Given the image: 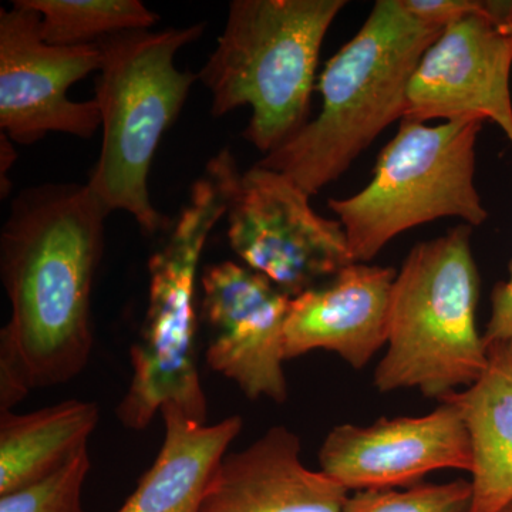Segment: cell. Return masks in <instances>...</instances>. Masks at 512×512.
Returning a JSON list of instances; mask_svg holds the SVG:
<instances>
[{
    "instance_id": "obj_1",
    "label": "cell",
    "mask_w": 512,
    "mask_h": 512,
    "mask_svg": "<svg viewBox=\"0 0 512 512\" xmlns=\"http://www.w3.org/2000/svg\"><path fill=\"white\" fill-rule=\"evenodd\" d=\"M107 215L87 184L26 188L13 201L0 235V274L12 305L0 332V412L30 390L69 382L89 363Z\"/></svg>"
},
{
    "instance_id": "obj_2",
    "label": "cell",
    "mask_w": 512,
    "mask_h": 512,
    "mask_svg": "<svg viewBox=\"0 0 512 512\" xmlns=\"http://www.w3.org/2000/svg\"><path fill=\"white\" fill-rule=\"evenodd\" d=\"M444 29L413 18L402 0H377L366 22L320 74V113L258 165L312 197L349 170L406 113L417 64Z\"/></svg>"
},
{
    "instance_id": "obj_3",
    "label": "cell",
    "mask_w": 512,
    "mask_h": 512,
    "mask_svg": "<svg viewBox=\"0 0 512 512\" xmlns=\"http://www.w3.org/2000/svg\"><path fill=\"white\" fill-rule=\"evenodd\" d=\"M346 0H234L217 49L198 73L211 111L252 109L248 143L266 154L308 123L323 39Z\"/></svg>"
},
{
    "instance_id": "obj_4",
    "label": "cell",
    "mask_w": 512,
    "mask_h": 512,
    "mask_svg": "<svg viewBox=\"0 0 512 512\" xmlns=\"http://www.w3.org/2000/svg\"><path fill=\"white\" fill-rule=\"evenodd\" d=\"M471 227L420 242L393 285L387 352L376 367L380 393L419 389L444 399L483 376L488 349L477 329L480 278Z\"/></svg>"
},
{
    "instance_id": "obj_5",
    "label": "cell",
    "mask_w": 512,
    "mask_h": 512,
    "mask_svg": "<svg viewBox=\"0 0 512 512\" xmlns=\"http://www.w3.org/2000/svg\"><path fill=\"white\" fill-rule=\"evenodd\" d=\"M205 26L121 33L103 40L96 97L103 146L89 185L107 212L126 211L144 235L171 227L154 208L148 174L161 138L177 119L198 74L174 57L200 39Z\"/></svg>"
},
{
    "instance_id": "obj_6",
    "label": "cell",
    "mask_w": 512,
    "mask_h": 512,
    "mask_svg": "<svg viewBox=\"0 0 512 512\" xmlns=\"http://www.w3.org/2000/svg\"><path fill=\"white\" fill-rule=\"evenodd\" d=\"M227 207L225 192L211 177L195 181L173 231L148 262L146 318L130 350V386L117 406L126 429L146 430L167 404L200 423L207 420L195 346V291L205 242Z\"/></svg>"
},
{
    "instance_id": "obj_7",
    "label": "cell",
    "mask_w": 512,
    "mask_h": 512,
    "mask_svg": "<svg viewBox=\"0 0 512 512\" xmlns=\"http://www.w3.org/2000/svg\"><path fill=\"white\" fill-rule=\"evenodd\" d=\"M485 121L426 126L403 119L377 158L372 180L349 198H332L353 262L366 264L407 229L439 218L484 224L488 212L476 181V147Z\"/></svg>"
},
{
    "instance_id": "obj_8",
    "label": "cell",
    "mask_w": 512,
    "mask_h": 512,
    "mask_svg": "<svg viewBox=\"0 0 512 512\" xmlns=\"http://www.w3.org/2000/svg\"><path fill=\"white\" fill-rule=\"evenodd\" d=\"M207 175L227 197L232 251L286 295L296 298L353 264L342 224L316 214L286 175L258 164L242 174L228 150L212 158Z\"/></svg>"
},
{
    "instance_id": "obj_9",
    "label": "cell",
    "mask_w": 512,
    "mask_h": 512,
    "mask_svg": "<svg viewBox=\"0 0 512 512\" xmlns=\"http://www.w3.org/2000/svg\"><path fill=\"white\" fill-rule=\"evenodd\" d=\"M97 45L57 47L40 35V15L23 0L0 8V127L10 140L30 146L47 133L90 138L101 126L96 100L73 101L70 87L100 72Z\"/></svg>"
},
{
    "instance_id": "obj_10",
    "label": "cell",
    "mask_w": 512,
    "mask_h": 512,
    "mask_svg": "<svg viewBox=\"0 0 512 512\" xmlns=\"http://www.w3.org/2000/svg\"><path fill=\"white\" fill-rule=\"evenodd\" d=\"M512 2L451 23L421 57L407 89L403 119H480L501 128L512 146Z\"/></svg>"
},
{
    "instance_id": "obj_11",
    "label": "cell",
    "mask_w": 512,
    "mask_h": 512,
    "mask_svg": "<svg viewBox=\"0 0 512 512\" xmlns=\"http://www.w3.org/2000/svg\"><path fill=\"white\" fill-rule=\"evenodd\" d=\"M201 286L208 366L237 383L248 399L284 403V330L291 296L231 261L205 266Z\"/></svg>"
},
{
    "instance_id": "obj_12",
    "label": "cell",
    "mask_w": 512,
    "mask_h": 512,
    "mask_svg": "<svg viewBox=\"0 0 512 512\" xmlns=\"http://www.w3.org/2000/svg\"><path fill=\"white\" fill-rule=\"evenodd\" d=\"M423 417L335 427L319 451L320 471L346 490L412 487L441 468L473 470V447L460 409L450 400Z\"/></svg>"
},
{
    "instance_id": "obj_13",
    "label": "cell",
    "mask_w": 512,
    "mask_h": 512,
    "mask_svg": "<svg viewBox=\"0 0 512 512\" xmlns=\"http://www.w3.org/2000/svg\"><path fill=\"white\" fill-rule=\"evenodd\" d=\"M397 271L353 262L325 285L292 298L284 330L285 359L312 350L338 353L362 369L387 345Z\"/></svg>"
},
{
    "instance_id": "obj_14",
    "label": "cell",
    "mask_w": 512,
    "mask_h": 512,
    "mask_svg": "<svg viewBox=\"0 0 512 512\" xmlns=\"http://www.w3.org/2000/svg\"><path fill=\"white\" fill-rule=\"evenodd\" d=\"M349 491L301 460V441L284 426L227 454L205 491L201 512H345Z\"/></svg>"
},
{
    "instance_id": "obj_15",
    "label": "cell",
    "mask_w": 512,
    "mask_h": 512,
    "mask_svg": "<svg viewBox=\"0 0 512 512\" xmlns=\"http://www.w3.org/2000/svg\"><path fill=\"white\" fill-rule=\"evenodd\" d=\"M161 416L160 453L117 512H201L211 478L242 430L239 416L207 426L174 404L164 406Z\"/></svg>"
},
{
    "instance_id": "obj_16",
    "label": "cell",
    "mask_w": 512,
    "mask_h": 512,
    "mask_svg": "<svg viewBox=\"0 0 512 512\" xmlns=\"http://www.w3.org/2000/svg\"><path fill=\"white\" fill-rule=\"evenodd\" d=\"M487 349L483 376L441 399L456 404L470 433L473 495L467 512H501L512 503V345Z\"/></svg>"
},
{
    "instance_id": "obj_17",
    "label": "cell",
    "mask_w": 512,
    "mask_h": 512,
    "mask_svg": "<svg viewBox=\"0 0 512 512\" xmlns=\"http://www.w3.org/2000/svg\"><path fill=\"white\" fill-rule=\"evenodd\" d=\"M99 420V406L83 400L26 414L0 412V495L56 473L87 447Z\"/></svg>"
},
{
    "instance_id": "obj_18",
    "label": "cell",
    "mask_w": 512,
    "mask_h": 512,
    "mask_svg": "<svg viewBox=\"0 0 512 512\" xmlns=\"http://www.w3.org/2000/svg\"><path fill=\"white\" fill-rule=\"evenodd\" d=\"M40 15V35L47 45H97L110 37L150 30L156 13L138 0H23Z\"/></svg>"
},
{
    "instance_id": "obj_19",
    "label": "cell",
    "mask_w": 512,
    "mask_h": 512,
    "mask_svg": "<svg viewBox=\"0 0 512 512\" xmlns=\"http://www.w3.org/2000/svg\"><path fill=\"white\" fill-rule=\"evenodd\" d=\"M471 495V483L466 480L414 484L402 491H356L349 495L345 512H467Z\"/></svg>"
},
{
    "instance_id": "obj_20",
    "label": "cell",
    "mask_w": 512,
    "mask_h": 512,
    "mask_svg": "<svg viewBox=\"0 0 512 512\" xmlns=\"http://www.w3.org/2000/svg\"><path fill=\"white\" fill-rule=\"evenodd\" d=\"M89 471L86 447L45 480L0 495V512H84L82 493Z\"/></svg>"
},
{
    "instance_id": "obj_21",
    "label": "cell",
    "mask_w": 512,
    "mask_h": 512,
    "mask_svg": "<svg viewBox=\"0 0 512 512\" xmlns=\"http://www.w3.org/2000/svg\"><path fill=\"white\" fill-rule=\"evenodd\" d=\"M402 3L413 18L444 29L478 12L483 8L484 0H402Z\"/></svg>"
},
{
    "instance_id": "obj_22",
    "label": "cell",
    "mask_w": 512,
    "mask_h": 512,
    "mask_svg": "<svg viewBox=\"0 0 512 512\" xmlns=\"http://www.w3.org/2000/svg\"><path fill=\"white\" fill-rule=\"evenodd\" d=\"M485 346L512 345V264L510 278L494 286L491 295V318L484 333Z\"/></svg>"
},
{
    "instance_id": "obj_23",
    "label": "cell",
    "mask_w": 512,
    "mask_h": 512,
    "mask_svg": "<svg viewBox=\"0 0 512 512\" xmlns=\"http://www.w3.org/2000/svg\"><path fill=\"white\" fill-rule=\"evenodd\" d=\"M501 512H512V503L510 505H507V507L504 508Z\"/></svg>"
}]
</instances>
